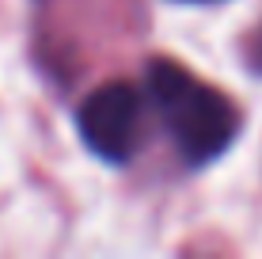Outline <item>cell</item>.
<instances>
[{
    "instance_id": "1",
    "label": "cell",
    "mask_w": 262,
    "mask_h": 259,
    "mask_svg": "<svg viewBox=\"0 0 262 259\" xmlns=\"http://www.w3.org/2000/svg\"><path fill=\"white\" fill-rule=\"evenodd\" d=\"M148 92L160 107V118L171 130L186 164H209L236 141L239 111L224 92L198 80L186 65L171 57L148 61Z\"/></svg>"
},
{
    "instance_id": "2",
    "label": "cell",
    "mask_w": 262,
    "mask_h": 259,
    "mask_svg": "<svg viewBox=\"0 0 262 259\" xmlns=\"http://www.w3.org/2000/svg\"><path fill=\"white\" fill-rule=\"evenodd\" d=\"M80 137L88 141L95 156L125 164L141 149V130H144V99L133 84L111 80V84L95 88L76 111Z\"/></svg>"
},
{
    "instance_id": "3",
    "label": "cell",
    "mask_w": 262,
    "mask_h": 259,
    "mask_svg": "<svg viewBox=\"0 0 262 259\" xmlns=\"http://www.w3.org/2000/svg\"><path fill=\"white\" fill-rule=\"evenodd\" d=\"M251 65H255V69H262V38H258V46H255V53H251Z\"/></svg>"
}]
</instances>
